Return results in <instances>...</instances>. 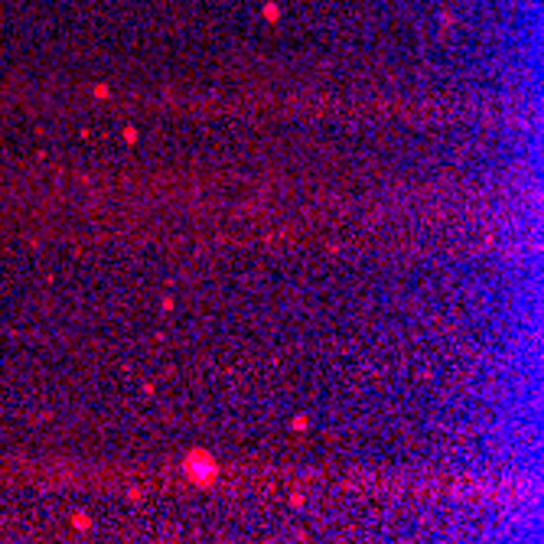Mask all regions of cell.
<instances>
[{"mask_svg":"<svg viewBox=\"0 0 544 544\" xmlns=\"http://www.w3.org/2000/svg\"><path fill=\"white\" fill-rule=\"evenodd\" d=\"M183 473H186L196 486H209V482L218 476V463L205 450H193L186 459H183Z\"/></svg>","mask_w":544,"mask_h":544,"instance_id":"6da1fadb","label":"cell"},{"mask_svg":"<svg viewBox=\"0 0 544 544\" xmlns=\"http://www.w3.org/2000/svg\"><path fill=\"white\" fill-rule=\"evenodd\" d=\"M72 525H75V528H88L92 521H88V515H75V518H72Z\"/></svg>","mask_w":544,"mask_h":544,"instance_id":"7a4b0ae2","label":"cell"},{"mask_svg":"<svg viewBox=\"0 0 544 544\" xmlns=\"http://www.w3.org/2000/svg\"><path fill=\"white\" fill-rule=\"evenodd\" d=\"M306 427V417L303 414H300V417H294V430H303Z\"/></svg>","mask_w":544,"mask_h":544,"instance_id":"3957f363","label":"cell"},{"mask_svg":"<svg viewBox=\"0 0 544 544\" xmlns=\"http://www.w3.org/2000/svg\"><path fill=\"white\" fill-rule=\"evenodd\" d=\"M124 140H127V144H134V140H137V131H134V127H127V131H124Z\"/></svg>","mask_w":544,"mask_h":544,"instance_id":"277c9868","label":"cell"}]
</instances>
